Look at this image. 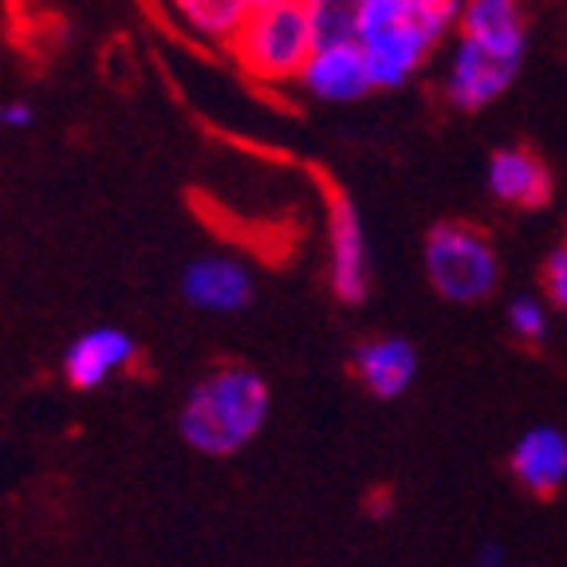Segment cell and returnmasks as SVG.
Masks as SVG:
<instances>
[{
    "instance_id": "cell-1",
    "label": "cell",
    "mask_w": 567,
    "mask_h": 567,
    "mask_svg": "<svg viewBox=\"0 0 567 567\" xmlns=\"http://www.w3.org/2000/svg\"><path fill=\"white\" fill-rule=\"evenodd\" d=\"M453 28L457 44L445 68L442 95L461 115H477L520 75L528 55V17L520 0H465Z\"/></svg>"
},
{
    "instance_id": "cell-2",
    "label": "cell",
    "mask_w": 567,
    "mask_h": 567,
    "mask_svg": "<svg viewBox=\"0 0 567 567\" xmlns=\"http://www.w3.org/2000/svg\"><path fill=\"white\" fill-rule=\"evenodd\" d=\"M268 417V382L252 367H221L189 390L177 430L197 453L229 457L260 434Z\"/></svg>"
},
{
    "instance_id": "cell-3",
    "label": "cell",
    "mask_w": 567,
    "mask_h": 567,
    "mask_svg": "<svg viewBox=\"0 0 567 567\" xmlns=\"http://www.w3.org/2000/svg\"><path fill=\"white\" fill-rule=\"evenodd\" d=\"M445 32H450V24L414 9L406 0H371L363 28H359V48H363L367 68H371L374 91L406 87L425 68V60L434 55Z\"/></svg>"
},
{
    "instance_id": "cell-4",
    "label": "cell",
    "mask_w": 567,
    "mask_h": 567,
    "mask_svg": "<svg viewBox=\"0 0 567 567\" xmlns=\"http://www.w3.org/2000/svg\"><path fill=\"white\" fill-rule=\"evenodd\" d=\"M233 60L260 83H296L300 80L303 63L316 52V32L303 0L292 4H257L248 12V20L240 24V32L229 44Z\"/></svg>"
},
{
    "instance_id": "cell-5",
    "label": "cell",
    "mask_w": 567,
    "mask_h": 567,
    "mask_svg": "<svg viewBox=\"0 0 567 567\" xmlns=\"http://www.w3.org/2000/svg\"><path fill=\"white\" fill-rule=\"evenodd\" d=\"M425 280L450 303H481L501 284V257L485 229L470 221H437L422 245Z\"/></svg>"
},
{
    "instance_id": "cell-6",
    "label": "cell",
    "mask_w": 567,
    "mask_h": 567,
    "mask_svg": "<svg viewBox=\"0 0 567 567\" xmlns=\"http://www.w3.org/2000/svg\"><path fill=\"white\" fill-rule=\"evenodd\" d=\"M328 276L339 303H363L371 292L363 217L339 186H328Z\"/></svg>"
},
{
    "instance_id": "cell-7",
    "label": "cell",
    "mask_w": 567,
    "mask_h": 567,
    "mask_svg": "<svg viewBox=\"0 0 567 567\" xmlns=\"http://www.w3.org/2000/svg\"><path fill=\"white\" fill-rule=\"evenodd\" d=\"M300 83L311 99L319 103H354L374 91L371 68H367V55L359 48V40H347V44H316L311 60L303 63Z\"/></svg>"
},
{
    "instance_id": "cell-8",
    "label": "cell",
    "mask_w": 567,
    "mask_h": 567,
    "mask_svg": "<svg viewBox=\"0 0 567 567\" xmlns=\"http://www.w3.org/2000/svg\"><path fill=\"white\" fill-rule=\"evenodd\" d=\"M485 186L501 205L513 209H544L556 194L551 169L532 146H501L488 154Z\"/></svg>"
},
{
    "instance_id": "cell-9",
    "label": "cell",
    "mask_w": 567,
    "mask_h": 567,
    "mask_svg": "<svg viewBox=\"0 0 567 567\" xmlns=\"http://www.w3.org/2000/svg\"><path fill=\"white\" fill-rule=\"evenodd\" d=\"M252 292H257L252 268L233 257H197V260H189L186 272H182V296H186L197 311L229 316V311L248 308Z\"/></svg>"
},
{
    "instance_id": "cell-10",
    "label": "cell",
    "mask_w": 567,
    "mask_h": 567,
    "mask_svg": "<svg viewBox=\"0 0 567 567\" xmlns=\"http://www.w3.org/2000/svg\"><path fill=\"white\" fill-rule=\"evenodd\" d=\"M351 371L374 399H402L417 379V347L402 336H371L354 347Z\"/></svg>"
},
{
    "instance_id": "cell-11",
    "label": "cell",
    "mask_w": 567,
    "mask_h": 567,
    "mask_svg": "<svg viewBox=\"0 0 567 567\" xmlns=\"http://www.w3.org/2000/svg\"><path fill=\"white\" fill-rule=\"evenodd\" d=\"M516 485L532 496H556L567 485V434L559 425H532L508 453Z\"/></svg>"
},
{
    "instance_id": "cell-12",
    "label": "cell",
    "mask_w": 567,
    "mask_h": 567,
    "mask_svg": "<svg viewBox=\"0 0 567 567\" xmlns=\"http://www.w3.org/2000/svg\"><path fill=\"white\" fill-rule=\"evenodd\" d=\"M134 359V339L118 328H91L83 331L63 354V374L75 390H91L111 371L126 367Z\"/></svg>"
},
{
    "instance_id": "cell-13",
    "label": "cell",
    "mask_w": 567,
    "mask_h": 567,
    "mask_svg": "<svg viewBox=\"0 0 567 567\" xmlns=\"http://www.w3.org/2000/svg\"><path fill=\"white\" fill-rule=\"evenodd\" d=\"M169 9L182 20V28L194 32L197 40L229 48L233 35L240 32V24L252 12V0H169Z\"/></svg>"
},
{
    "instance_id": "cell-14",
    "label": "cell",
    "mask_w": 567,
    "mask_h": 567,
    "mask_svg": "<svg viewBox=\"0 0 567 567\" xmlns=\"http://www.w3.org/2000/svg\"><path fill=\"white\" fill-rule=\"evenodd\" d=\"M367 4H371V0H303L311 32H316V44H347V40H359Z\"/></svg>"
},
{
    "instance_id": "cell-15",
    "label": "cell",
    "mask_w": 567,
    "mask_h": 567,
    "mask_svg": "<svg viewBox=\"0 0 567 567\" xmlns=\"http://www.w3.org/2000/svg\"><path fill=\"white\" fill-rule=\"evenodd\" d=\"M551 303L540 300V296H516L508 303V331H513L520 343L528 347H540L551 331V316H548Z\"/></svg>"
},
{
    "instance_id": "cell-16",
    "label": "cell",
    "mask_w": 567,
    "mask_h": 567,
    "mask_svg": "<svg viewBox=\"0 0 567 567\" xmlns=\"http://www.w3.org/2000/svg\"><path fill=\"white\" fill-rule=\"evenodd\" d=\"M540 288H544V300H548L551 308L564 311V316H567V240H564V245L551 248L548 260H544V268H540Z\"/></svg>"
},
{
    "instance_id": "cell-17",
    "label": "cell",
    "mask_w": 567,
    "mask_h": 567,
    "mask_svg": "<svg viewBox=\"0 0 567 567\" xmlns=\"http://www.w3.org/2000/svg\"><path fill=\"white\" fill-rule=\"evenodd\" d=\"M35 123V106L28 99H4L0 103V126L4 131H28Z\"/></svg>"
},
{
    "instance_id": "cell-18",
    "label": "cell",
    "mask_w": 567,
    "mask_h": 567,
    "mask_svg": "<svg viewBox=\"0 0 567 567\" xmlns=\"http://www.w3.org/2000/svg\"><path fill=\"white\" fill-rule=\"evenodd\" d=\"M406 4L430 12L434 20H442V24L453 28V24H457V12H461V4H465V0H406Z\"/></svg>"
},
{
    "instance_id": "cell-19",
    "label": "cell",
    "mask_w": 567,
    "mask_h": 567,
    "mask_svg": "<svg viewBox=\"0 0 567 567\" xmlns=\"http://www.w3.org/2000/svg\"><path fill=\"white\" fill-rule=\"evenodd\" d=\"M477 567H508V556L501 544H481L477 548Z\"/></svg>"
},
{
    "instance_id": "cell-20",
    "label": "cell",
    "mask_w": 567,
    "mask_h": 567,
    "mask_svg": "<svg viewBox=\"0 0 567 567\" xmlns=\"http://www.w3.org/2000/svg\"><path fill=\"white\" fill-rule=\"evenodd\" d=\"M367 505H371V508H367V513H371V516H379V520H382V516L390 513V496H386V493H379V496H371V501H367Z\"/></svg>"
},
{
    "instance_id": "cell-21",
    "label": "cell",
    "mask_w": 567,
    "mask_h": 567,
    "mask_svg": "<svg viewBox=\"0 0 567 567\" xmlns=\"http://www.w3.org/2000/svg\"><path fill=\"white\" fill-rule=\"evenodd\" d=\"M257 4H292V0H252V9H257Z\"/></svg>"
},
{
    "instance_id": "cell-22",
    "label": "cell",
    "mask_w": 567,
    "mask_h": 567,
    "mask_svg": "<svg viewBox=\"0 0 567 567\" xmlns=\"http://www.w3.org/2000/svg\"><path fill=\"white\" fill-rule=\"evenodd\" d=\"M12 4H32V0H12Z\"/></svg>"
}]
</instances>
